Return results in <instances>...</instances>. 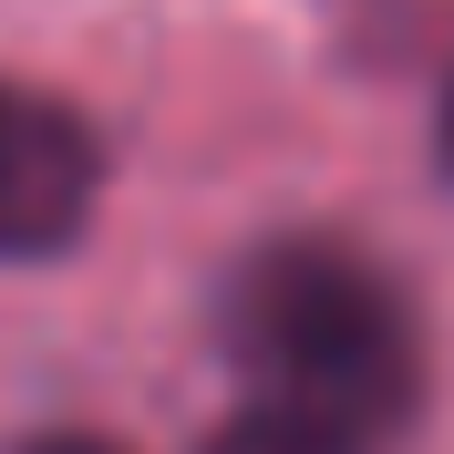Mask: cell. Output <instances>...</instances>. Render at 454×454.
<instances>
[{
	"label": "cell",
	"instance_id": "cell-1",
	"mask_svg": "<svg viewBox=\"0 0 454 454\" xmlns=\"http://www.w3.org/2000/svg\"><path fill=\"white\" fill-rule=\"evenodd\" d=\"M217 351L248 382V403H289L320 424L382 434L413 424L424 403V320L403 279L351 238H269L217 289Z\"/></svg>",
	"mask_w": 454,
	"mask_h": 454
},
{
	"label": "cell",
	"instance_id": "cell-2",
	"mask_svg": "<svg viewBox=\"0 0 454 454\" xmlns=\"http://www.w3.org/2000/svg\"><path fill=\"white\" fill-rule=\"evenodd\" d=\"M104 207V135L83 104L0 73V269H42Z\"/></svg>",
	"mask_w": 454,
	"mask_h": 454
},
{
	"label": "cell",
	"instance_id": "cell-3",
	"mask_svg": "<svg viewBox=\"0 0 454 454\" xmlns=\"http://www.w3.org/2000/svg\"><path fill=\"white\" fill-rule=\"evenodd\" d=\"M207 454H372V444L320 413H289V403H238V424L207 434Z\"/></svg>",
	"mask_w": 454,
	"mask_h": 454
},
{
	"label": "cell",
	"instance_id": "cell-4",
	"mask_svg": "<svg viewBox=\"0 0 454 454\" xmlns=\"http://www.w3.org/2000/svg\"><path fill=\"white\" fill-rule=\"evenodd\" d=\"M21 454H124V444H104V434H42V444H21Z\"/></svg>",
	"mask_w": 454,
	"mask_h": 454
},
{
	"label": "cell",
	"instance_id": "cell-5",
	"mask_svg": "<svg viewBox=\"0 0 454 454\" xmlns=\"http://www.w3.org/2000/svg\"><path fill=\"white\" fill-rule=\"evenodd\" d=\"M444 166H454V83H444Z\"/></svg>",
	"mask_w": 454,
	"mask_h": 454
}]
</instances>
